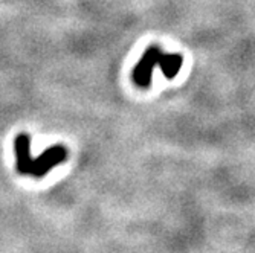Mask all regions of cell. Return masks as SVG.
Here are the masks:
<instances>
[{
	"mask_svg": "<svg viewBox=\"0 0 255 253\" xmlns=\"http://www.w3.org/2000/svg\"><path fill=\"white\" fill-rule=\"evenodd\" d=\"M14 148H15V159L17 164L15 168L20 174L26 175L29 174V168H31V137L26 133H20L15 141H14Z\"/></svg>",
	"mask_w": 255,
	"mask_h": 253,
	"instance_id": "cell-3",
	"label": "cell"
},
{
	"mask_svg": "<svg viewBox=\"0 0 255 253\" xmlns=\"http://www.w3.org/2000/svg\"><path fill=\"white\" fill-rule=\"evenodd\" d=\"M162 55V51L159 46L151 44L145 49L144 55L139 60V63L136 64V67L133 69V83L141 87V88H147L151 84V77H153V69L157 66L159 58Z\"/></svg>",
	"mask_w": 255,
	"mask_h": 253,
	"instance_id": "cell-1",
	"label": "cell"
},
{
	"mask_svg": "<svg viewBox=\"0 0 255 253\" xmlns=\"http://www.w3.org/2000/svg\"><path fill=\"white\" fill-rule=\"evenodd\" d=\"M66 159H67V150L63 145H55V147L44 150L38 156V159H35L31 162L29 175L41 178V177H44L46 174H48L54 167L64 162Z\"/></svg>",
	"mask_w": 255,
	"mask_h": 253,
	"instance_id": "cell-2",
	"label": "cell"
},
{
	"mask_svg": "<svg viewBox=\"0 0 255 253\" xmlns=\"http://www.w3.org/2000/svg\"><path fill=\"white\" fill-rule=\"evenodd\" d=\"M182 63H183V57L180 54H164L162 52L157 66L160 67V71L165 78L173 80L177 77L180 67H182Z\"/></svg>",
	"mask_w": 255,
	"mask_h": 253,
	"instance_id": "cell-4",
	"label": "cell"
}]
</instances>
